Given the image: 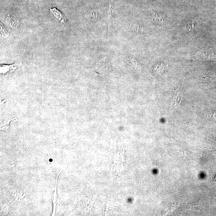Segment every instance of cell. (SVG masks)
<instances>
[{"label":"cell","instance_id":"cell-6","mask_svg":"<svg viewBox=\"0 0 216 216\" xmlns=\"http://www.w3.org/2000/svg\"><path fill=\"white\" fill-rule=\"evenodd\" d=\"M15 66L14 65H2L1 66V74H5L7 73L9 71H12V70L14 69Z\"/></svg>","mask_w":216,"mask_h":216},{"label":"cell","instance_id":"cell-2","mask_svg":"<svg viewBox=\"0 0 216 216\" xmlns=\"http://www.w3.org/2000/svg\"><path fill=\"white\" fill-rule=\"evenodd\" d=\"M182 87L181 88H177L175 91L171 107V108L175 110L178 108L182 100Z\"/></svg>","mask_w":216,"mask_h":216},{"label":"cell","instance_id":"cell-3","mask_svg":"<svg viewBox=\"0 0 216 216\" xmlns=\"http://www.w3.org/2000/svg\"><path fill=\"white\" fill-rule=\"evenodd\" d=\"M50 11L51 14H53L54 16L56 17L60 21L61 23L65 24L66 23V19L65 17L61 13V12L58 10L57 9L54 8L53 9H50Z\"/></svg>","mask_w":216,"mask_h":216},{"label":"cell","instance_id":"cell-1","mask_svg":"<svg viewBox=\"0 0 216 216\" xmlns=\"http://www.w3.org/2000/svg\"><path fill=\"white\" fill-rule=\"evenodd\" d=\"M214 55L211 49L207 48L197 52L194 55L196 59H210L214 58Z\"/></svg>","mask_w":216,"mask_h":216},{"label":"cell","instance_id":"cell-8","mask_svg":"<svg viewBox=\"0 0 216 216\" xmlns=\"http://www.w3.org/2000/svg\"><path fill=\"white\" fill-rule=\"evenodd\" d=\"M132 30L137 34H143L144 30L143 26L139 24H135L132 26Z\"/></svg>","mask_w":216,"mask_h":216},{"label":"cell","instance_id":"cell-10","mask_svg":"<svg viewBox=\"0 0 216 216\" xmlns=\"http://www.w3.org/2000/svg\"><path fill=\"white\" fill-rule=\"evenodd\" d=\"M75 1H79V0H75Z\"/></svg>","mask_w":216,"mask_h":216},{"label":"cell","instance_id":"cell-5","mask_svg":"<svg viewBox=\"0 0 216 216\" xmlns=\"http://www.w3.org/2000/svg\"><path fill=\"white\" fill-rule=\"evenodd\" d=\"M85 17L88 21L92 22H95L98 19L97 12L95 10H91L88 12L86 14Z\"/></svg>","mask_w":216,"mask_h":216},{"label":"cell","instance_id":"cell-4","mask_svg":"<svg viewBox=\"0 0 216 216\" xmlns=\"http://www.w3.org/2000/svg\"><path fill=\"white\" fill-rule=\"evenodd\" d=\"M62 171H61L59 172V174H58V175L57 176V179H56V185L55 187V191H54L53 194V213H52V216H55L56 214V206L57 203V180L58 177L59 175L60 174L61 172Z\"/></svg>","mask_w":216,"mask_h":216},{"label":"cell","instance_id":"cell-9","mask_svg":"<svg viewBox=\"0 0 216 216\" xmlns=\"http://www.w3.org/2000/svg\"><path fill=\"white\" fill-rule=\"evenodd\" d=\"M1 33L2 34V36L4 37H7L9 36V33H8L6 30L5 28H4L3 26L2 25H1Z\"/></svg>","mask_w":216,"mask_h":216},{"label":"cell","instance_id":"cell-7","mask_svg":"<svg viewBox=\"0 0 216 216\" xmlns=\"http://www.w3.org/2000/svg\"><path fill=\"white\" fill-rule=\"evenodd\" d=\"M153 19L157 22H163L164 21L165 15L163 14H157L153 12Z\"/></svg>","mask_w":216,"mask_h":216}]
</instances>
